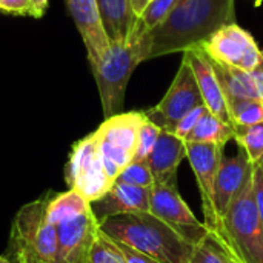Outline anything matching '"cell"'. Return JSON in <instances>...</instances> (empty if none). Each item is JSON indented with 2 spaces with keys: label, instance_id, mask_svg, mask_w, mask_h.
<instances>
[{
  "label": "cell",
  "instance_id": "1",
  "mask_svg": "<svg viewBox=\"0 0 263 263\" xmlns=\"http://www.w3.org/2000/svg\"><path fill=\"white\" fill-rule=\"evenodd\" d=\"M108 237L149 256L159 263H188L197 243L208 234L206 225L177 228L153 213H126L99 220Z\"/></svg>",
  "mask_w": 263,
  "mask_h": 263
},
{
  "label": "cell",
  "instance_id": "2",
  "mask_svg": "<svg viewBox=\"0 0 263 263\" xmlns=\"http://www.w3.org/2000/svg\"><path fill=\"white\" fill-rule=\"evenodd\" d=\"M236 0H179L153 29L149 59L186 51L208 40L217 29L236 23Z\"/></svg>",
  "mask_w": 263,
  "mask_h": 263
},
{
  "label": "cell",
  "instance_id": "3",
  "mask_svg": "<svg viewBox=\"0 0 263 263\" xmlns=\"http://www.w3.org/2000/svg\"><path fill=\"white\" fill-rule=\"evenodd\" d=\"M149 51V28L139 17L129 35L125 40L111 42L99 62L91 66L105 119L122 112L128 82L134 69L148 60Z\"/></svg>",
  "mask_w": 263,
  "mask_h": 263
},
{
  "label": "cell",
  "instance_id": "4",
  "mask_svg": "<svg viewBox=\"0 0 263 263\" xmlns=\"http://www.w3.org/2000/svg\"><path fill=\"white\" fill-rule=\"evenodd\" d=\"M219 240L237 263H263V223L254 191V170L222 219Z\"/></svg>",
  "mask_w": 263,
  "mask_h": 263
},
{
  "label": "cell",
  "instance_id": "5",
  "mask_svg": "<svg viewBox=\"0 0 263 263\" xmlns=\"http://www.w3.org/2000/svg\"><path fill=\"white\" fill-rule=\"evenodd\" d=\"M54 193L23 205L11 225L9 248L17 263H55L57 230L48 220V203Z\"/></svg>",
  "mask_w": 263,
  "mask_h": 263
},
{
  "label": "cell",
  "instance_id": "6",
  "mask_svg": "<svg viewBox=\"0 0 263 263\" xmlns=\"http://www.w3.org/2000/svg\"><path fill=\"white\" fill-rule=\"evenodd\" d=\"M65 179L69 188L79 191L91 203L111 190L114 182L105 173L96 131L74 143L65 168Z\"/></svg>",
  "mask_w": 263,
  "mask_h": 263
},
{
  "label": "cell",
  "instance_id": "7",
  "mask_svg": "<svg viewBox=\"0 0 263 263\" xmlns=\"http://www.w3.org/2000/svg\"><path fill=\"white\" fill-rule=\"evenodd\" d=\"M186 159L196 176L205 216V225L217 239L220 237L222 222L216 210V176L223 159V146L216 143L186 142Z\"/></svg>",
  "mask_w": 263,
  "mask_h": 263
},
{
  "label": "cell",
  "instance_id": "8",
  "mask_svg": "<svg viewBox=\"0 0 263 263\" xmlns=\"http://www.w3.org/2000/svg\"><path fill=\"white\" fill-rule=\"evenodd\" d=\"M197 46H200L213 62L248 72L256 69L263 60V52L254 37L236 23L222 26Z\"/></svg>",
  "mask_w": 263,
  "mask_h": 263
},
{
  "label": "cell",
  "instance_id": "9",
  "mask_svg": "<svg viewBox=\"0 0 263 263\" xmlns=\"http://www.w3.org/2000/svg\"><path fill=\"white\" fill-rule=\"evenodd\" d=\"M199 105H205L194 71L183 57L180 68L163 99L145 114L165 131H173L179 120Z\"/></svg>",
  "mask_w": 263,
  "mask_h": 263
},
{
  "label": "cell",
  "instance_id": "10",
  "mask_svg": "<svg viewBox=\"0 0 263 263\" xmlns=\"http://www.w3.org/2000/svg\"><path fill=\"white\" fill-rule=\"evenodd\" d=\"M57 260L55 263H89L91 250L100 233L99 219L92 208L72 219L55 225Z\"/></svg>",
  "mask_w": 263,
  "mask_h": 263
},
{
  "label": "cell",
  "instance_id": "11",
  "mask_svg": "<svg viewBox=\"0 0 263 263\" xmlns=\"http://www.w3.org/2000/svg\"><path fill=\"white\" fill-rule=\"evenodd\" d=\"M68 11L82 35L89 65H96L109 46L96 0H65Z\"/></svg>",
  "mask_w": 263,
  "mask_h": 263
},
{
  "label": "cell",
  "instance_id": "12",
  "mask_svg": "<svg viewBox=\"0 0 263 263\" xmlns=\"http://www.w3.org/2000/svg\"><path fill=\"white\" fill-rule=\"evenodd\" d=\"M149 208L156 217L177 228L193 230L205 225L196 217V214L190 210L188 203L180 196L176 179L168 182H156L151 186Z\"/></svg>",
  "mask_w": 263,
  "mask_h": 263
},
{
  "label": "cell",
  "instance_id": "13",
  "mask_svg": "<svg viewBox=\"0 0 263 263\" xmlns=\"http://www.w3.org/2000/svg\"><path fill=\"white\" fill-rule=\"evenodd\" d=\"M183 57L190 62V65L194 71L203 103L206 105L208 111H211L214 116H217L225 123L233 125L230 120L227 99H225L223 89L219 83V79L214 72L211 59L203 52V49L200 46H193V48L183 51Z\"/></svg>",
  "mask_w": 263,
  "mask_h": 263
},
{
  "label": "cell",
  "instance_id": "14",
  "mask_svg": "<svg viewBox=\"0 0 263 263\" xmlns=\"http://www.w3.org/2000/svg\"><path fill=\"white\" fill-rule=\"evenodd\" d=\"M254 165L250 162L247 153L240 151L233 157H223L216 176V210L220 217L227 214L230 205L239 191L245 186L247 180L253 174Z\"/></svg>",
  "mask_w": 263,
  "mask_h": 263
},
{
  "label": "cell",
  "instance_id": "15",
  "mask_svg": "<svg viewBox=\"0 0 263 263\" xmlns=\"http://www.w3.org/2000/svg\"><path fill=\"white\" fill-rule=\"evenodd\" d=\"M149 196L151 188L136 186L116 180L111 190L102 199L91 203V208L99 220L126 213H151Z\"/></svg>",
  "mask_w": 263,
  "mask_h": 263
},
{
  "label": "cell",
  "instance_id": "16",
  "mask_svg": "<svg viewBox=\"0 0 263 263\" xmlns=\"http://www.w3.org/2000/svg\"><path fill=\"white\" fill-rule=\"evenodd\" d=\"M146 114L142 111H131V112H119L114 114L97 128L96 136L97 140L103 145L122 149L133 156L137 146V137L140 126L145 120Z\"/></svg>",
  "mask_w": 263,
  "mask_h": 263
},
{
  "label": "cell",
  "instance_id": "17",
  "mask_svg": "<svg viewBox=\"0 0 263 263\" xmlns=\"http://www.w3.org/2000/svg\"><path fill=\"white\" fill-rule=\"evenodd\" d=\"M186 159V142L176 134L162 129L146 162L156 182L176 179L182 160Z\"/></svg>",
  "mask_w": 263,
  "mask_h": 263
},
{
  "label": "cell",
  "instance_id": "18",
  "mask_svg": "<svg viewBox=\"0 0 263 263\" xmlns=\"http://www.w3.org/2000/svg\"><path fill=\"white\" fill-rule=\"evenodd\" d=\"M103 28L109 42L125 40L133 31L139 17L134 14L129 0H96Z\"/></svg>",
  "mask_w": 263,
  "mask_h": 263
},
{
  "label": "cell",
  "instance_id": "19",
  "mask_svg": "<svg viewBox=\"0 0 263 263\" xmlns=\"http://www.w3.org/2000/svg\"><path fill=\"white\" fill-rule=\"evenodd\" d=\"M213 68L223 89L227 102L234 99H260L251 72L228 65H222L217 62H213Z\"/></svg>",
  "mask_w": 263,
  "mask_h": 263
},
{
  "label": "cell",
  "instance_id": "20",
  "mask_svg": "<svg viewBox=\"0 0 263 263\" xmlns=\"http://www.w3.org/2000/svg\"><path fill=\"white\" fill-rule=\"evenodd\" d=\"M231 139H234V126L230 123H225L211 111H206L200 117L194 129L188 134L185 142L216 143V145L225 146Z\"/></svg>",
  "mask_w": 263,
  "mask_h": 263
},
{
  "label": "cell",
  "instance_id": "21",
  "mask_svg": "<svg viewBox=\"0 0 263 263\" xmlns=\"http://www.w3.org/2000/svg\"><path fill=\"white\" fill-rule=\"evenodd\" d=\"M89 210H91V202H88L79 191L69 188V191L54 194L51 197L46 214H48V220L52 225H57L63 220L72 219Z\"/></svg>",
  "mask_w": 263,
  "mask_h": 263
},
{
  "label": "cell",
  "instance_id": "22",
  "mask_svg": "<svg viewBox=\"0 0 263 263\" xmlns=\"http://www.w3.org/2000/svg\"><path fill=\"white\" fill-rule=\"evenodd\" d=\"M228 112L233 126H250L263 122V100L234 99L228 100Z\"/></svg>",
  "mask_w": 263,
  "mask_h": 263
},
{
  "label": "cell",
  "instance_id": "23",
  "mask_svg": "<svg viewBox=\"0 0 263 263\" xmlns=\"http://www.w3.org/2000/svg\"><path fill=\"white\" fill-rule=\"evenodd\" d=\"M234 140L242 148L253 165L263 160V122L250 126H234Z\"/></svg>",
  "mask_w": 263,
  "mask_h": 263
},
{
  "label": "cell",
  "instance_id": "24",
  "mask_svg": "<svg viewBox=\"0 0 263 263\" xmlns=\"http://www.w3.org/2000/svg\"><path fill=\"white\" fill-rule=\"evenodd\" d=\"M233 259L230 253L225 250L223 243L211 233L197 243L191 259L188 263H231Z\"/></svg>",
  "mask_w": 263,
  "mask_h": 263
},
{
  "label": "cell",
  "instance_id": "25",
  "mask_svg": "<svg viewBox=\"0 0 263 263\" xmlns=\"http://www.w3.org/2000/svg\"><path fill=\"white\" fill-rule=\"evenodd\" d=\"M89 263H126L123 259V254L111 237H108L105 233H99L97 240L91 250Z\"/></svg>",
  "mask_w": 263,
  "mask_h": 263
},
{
  "label": "cell",
  "instance_id": "26",
  "mask_svg": "<svg viewBox=\"0 0 263 263\" xmlns=\"http://www.w3.org/2000/svg\"><path fill=\"white\" fill-rule=\"evenodd\" d=\"M116 180L143 188H151L154 185V177L146 160H133L122 170Z\"/></svg>",
  "mask_w": 263,
  "mask_h": 263
},
{
  "label": "cell",
  "instance_id": "27",
  "mask_svg": "<svg viewBox=\"0 0 263 263\" xmlns=\"http://www.w3.org/2000/svg\"><path fill=\"white\" fill-rule=\"evenodd\" d=\"M160 133H162V128L159 125H156L151 119L145 117V120L140 126V131H139L137 146H136L133 160H146L148 156L151 154Z\"/></svg>",
  "mask_w": 263,
  "mask_h": 263
},
{
  "label": "cell",
  "instance_id": "28",
  "mask_svg": "<svg viewBox=\"0 0 263 263\" xmlns=\"http://www.w3.org/2000/svg\"><path fill=\"white\" fill-rule=\"evenodd\" d=\"M177 2L179 0H151L140 15L142 22L149 29H153L171 12V9L176 6Z\"/></svg>",
  "mask_w": 263,
  "mask_h": 263
},
{
  "label": "cell",
  "instance_id": "29",
  "mask_svg": "<svg viewBox=\"0 0 263 263\" xmlns=\"http://www.w3.org/2000/svg\"><path fill=\"white\" fill-rule=\"evenodd\" d=\"M208 111V108H206V105H199V106H196L194 109H191L188 114H185L180 120H179V123L174 126V129L171 131L173 134H176L177 137H180V139H186L188 137V134L194 129V126L197 125V122L200 120V117L205 114Z\"/></svg>",
  "mask_w": 263,
  "mask_h": 263
},
{
  "label": "cell",
  "instance_id": "30",
  "mask_svg": "<svg viewBox=\"0 0 263 263\" xmlns=\"http://www.w3.org/2000/svg\"><path fill=\"white\" fill-rule=\"evenodd\" d=\"M0 11L14 15H31V0H3Z\"/></svg>",
  "mask_w": 263,
  "mask_h": 263
},
{
  "label": "cell",
  "instance_id": "31",
  "mask_svg": "<svg viewBox=\"0 0 263 263\" xmlns=\"http://www.w3.org/2000/svg\"><path fill=\"white\" fill-rule=\"evenodd\" d=\"M112 240H114V239H112ZM116 243L119 245V248H120V251H122V254H123V259H125V262L126 263H159L157 260L151 259L149 256H146V254H143V253H139V251L133 250L131 247L125 245V243H120V242H117V240H116Z\"/></svg>",
  "mask_w": 263,
  "mask_h": 263
},
{
  "label": "cell",
  "instance_id": "32",
  "mask_svg": "<svg viewBox=\"0 0 263 263\" xmlns=\"http://www.w3.org/2000/svg\"><path fill=\"white\" fill-rule=\"evenodd\" d=\"M48 8V0H31V17H42Z\"/></svg>",
  "mask_w": 263,
  "mask_h": 263
},
{
  "label": "cell",
  "instance_id": "33",
  "mask_svg": "<svg viewBox=\"0 0 263 263\" xmlns=\"http://www.w3.org/2000/svg\"><path fill=\"white\" fill-rule=\"evenodd\" d=\"M253 77H254V82H256V86H257V91H259V96L263 100V60L259 63V66L256 69L251 71Z\"/></svg>",
  "mask_w": 263,
  "mask_h": 263
},
{
  "label": "cell",
  "instance_id": "34",
  "mask_svg": "<svg viewBox=\"0 0 263 263\" xmlns=\"http://www.w3.org/2000/svg\"><path fill=\"white\" fill-rule=\"evenodd\" d=\"M129 2H131V6H133L134 14H136L137 17H140L142 12L145 11V8L148 6V3H149L151 0H129Z\"/></svg>",
  "mask_w": 263,
  "mask_h": 263
},
{
  "label": "cell",
  "instance_id": "35",
  "mask_svg": "<svg viewBox=\"0 0 263 263\" xmlns=\"http://www.w3.org/2000/svg\"><path fill=\"white\" fill-rule=\"evenodd\" d=\"M0 263H12V262H11V260H9L8 257H5V256H2V257H0Z\"/></svg>",
  "mask_w": 263,
  "mask_h": 263
},
{
  "label": "cell",
  "instance_id": "36",
  "mask_svg": "<svg viewBox=\"0 0 263 263\" xmlns=\"http://www.w3.org/2000/svg\"><path fill=\"white\" fill-rule=\"evenodd\" d=\"M2 2H3V0H0V6H2Z\"/></svg>",
  "mask_w": 263,
  "mask_h": 263
},
{
  "label": "cell",
  "instance_id": "37",
  "mask_svg": "<svg viewBox=\"0 0 263 263\" xmlns=\"http://www.w3.org/2000/svg\"><path fill=\"white\" fill-rule=\"evenodd\" d=\"M231 263H237V262H234V260H233V262H231Z\"/></svg>",
  "mask_w": 263,
  "mask_h": 263
}]
</instances>
